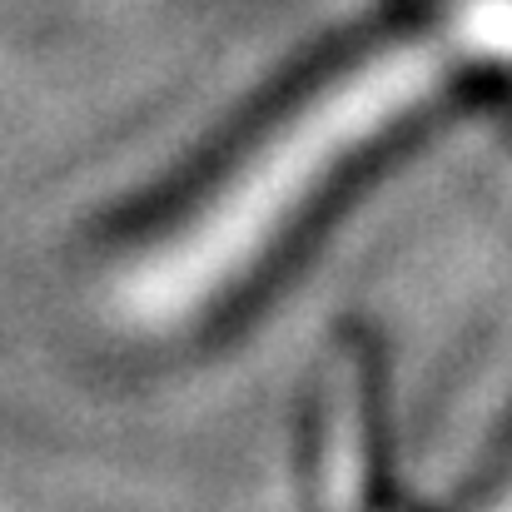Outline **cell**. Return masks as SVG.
Segmentation results:
<instances>
[{"label": "cell", "mask_w": 512, "mask_h": 512, "mask_svg": "<svg viewBox=\"0 0 512 512\" xmlns=\"http://www.w3.org/2000/svg\"><path fill=\"white\" fill-rule=\"evenodd\" d=\"M463 55H488L473 15L448 35L408 40L358 60L339 80L314 90L224 179H214L209 194L174 219L160 244L130 264L120 284L125 319L140 329H179L214 309L279 249L319 189L393 120L418 110Z\"/></svg>", "instance_id": "cell-1"}]
</instances>
